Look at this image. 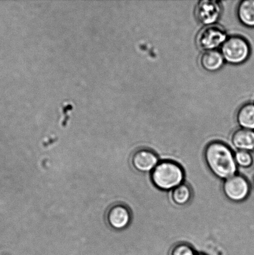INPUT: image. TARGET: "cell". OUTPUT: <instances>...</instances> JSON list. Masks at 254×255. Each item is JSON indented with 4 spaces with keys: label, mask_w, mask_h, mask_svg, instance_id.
Returning a JSON list of instances; mask_svg holds the SVG:
<instances>
[{
    "label": "cell",
    "mask_w": 254,
    "mask_h": 255,
    "mask_svg": "<svg viewBox=\"0 0 254 255\" xmlns=\"http://www.w3.org/2000/svg\"><path fill=\"white\" fill-rule=\"evenodd\" d=\"M235 159L236 164L243 168L252 166L254 161L253 155L245 150H238L235 154Z\"/></svg>",
    "instance_id": "cell-14"
},
{
    "label": "cell",
    "mask_w": 254,
    "mask_h": 255,
    "mask_svg": "<svg viewBox=\"0 0 254 255\" xmlns=\"http://www.w3.org/2000/svg\"><path fill=\"white\" fill-rule=\"evenodd\" d=\"M228 39L225 29L218 24L209 25L200 30L196 36V44L203 51L216 50Z\"/></svg>",
    "instance_id": "cell-4"
},
{
    "label": "cell",
    "mask_w": 254,
    "mask_h": 255,
    "mask_svg": "<svg viewBox=\"0 0 254 255\" xmlns=\"http://www.w3.org/2000/svg\"><path fill=\"white\" fill-rule=\"evenodd\" d=\"M233 146L238 150L251 151L254 149V130L245 128L238 129L231 137Z\"/></svg>",
    "instance_id": "cell-9"
},
{
    "label": "cell",
    "mask_w": 254,
    "mask_h": 255,
    "mask_svg": "<svg viewBox=\"0 0 254 255\" xmlns=\"http://www.w3.org/2000/svg\"><path fill=\"white\" fill-rule=\"evenodd\" d=\"M209 169L216 177L227 179L237 171L235 154L227 144L213 141L207 145L204 153Z\"/></svg>",
    "instance_id": "cell-1"
},
{
    "label": "cell",
    "mask_w": 254,
    "mask_h": 255,
    "mask_svg": "<svg viewBox=\"0 0 254 255\" xmlns=\"http://www.w3.org/2000/svg\"><path fill=\"white\" fill-rule=\"evenodd\" d=\"M171 199L175 204L184 206L188 204L191 197V191L187 184H181L171 190Z\"/></svg>",
    "instance_id": "cell-13"
},
{
    "label": "cell",
    "mask_w": 254,
    "mask_h": 255,
    "mask_svg": "<svg viewBox=\"0 0 254 255\" xmlns=\"http://www.w3.org/2000/svg\"><path fill=\"white\" fill-rule=\"evenodd\" d=\"M237 14L239 19L244 25L254 27V0H245L240 2Z\"/></svg>",
    "instance_id": "cell-11"
},
{
    "label": "cell",
    "mask_w": 254,
    "mask_h": 255,
    "mask_svg": "<svg viewBox=\"0 0 254 255\" xmlns=\"http://www.w3.org/2000/svg\"><path fill=\"white\" fill-rule=\"evenodd\" d=\"M201 67L206 71L215 72L223 66L225 59L222 54L217 50L204 51L200 58Z\"/></svg>",
    "instance_id": "cell-10"
},
{
    "label": "cell",
    "mask_w": 254,
    "mask_h": 255,
    "mask_svg": "<svg viewBox=\"0 0 254 255\" xmlns=\"http://www.w3.org/2000/svg\"><path fill=\"white\" fill-rule=\"evenodd\" d=\"M132 164L134 168L142 172L153 171L159 164L157 155L151 150L139 149L132 157Z\"/></svg>",
    "instance_id": "cell-8"
},
{
    "label": "cell",
    "mask_w": 254,
    "mask_h": 255,
    "mask_svg": "<svg viewBox=\"0 0 254 255\" xmlns=\"http://www.w3.org/2000/svg\"><path fill=\"white\" fill-rule=\"evenodd\" d=\"M184 172L180 165L171 161L159 162L152 171L151 179L159 189L173 190L183 184Z\"/></svg>",
    "instance_id": "cell-2"
},
{
    "label": "cell",
    "mask_w": 254,
    "mask_h": 255,
    "mask_svg": "<svg viewBox=\"0 0 254 255\" xmlns=\"http://www.w3.org/2000/svg\"><path fill=\"white\" fill-rule=\"evenodd\" d=\"M237 121L243 128L254 129V104H244L238 110Z\"/></svg>",
    "instance_id": "cell-12"
},
{
    "label": "cell",
    "mask_w": 254,
    "mask_h": 255,
    "mask_svg": "<svg viewBox=\"0 0 254 255\" xmlns=\"http://www.w3.org/2000/svg\"><path fill=\"white\" fill-rule=\"evenodd\" d=\"M223 188L226 197L234 202L244 201L250 192L248 180L241 175L235 174L225 179Z\"/></svg>",
    "instance_id": "cell-5"
},
{
    "label": "cell",
    "mask_w": 254,
    "mask_h": 255,
    "mask_svg": "<svg viewBox=\"0 0 254 255\" xmlns=\"http://www.w3.org/2000/svg\"><path fill=\"white\" fill-rule=\"evenodd\" d=\"M221 12L222 7L220 2L214 0L199 1L195 9L196 18L205 26L215 24L220 18Z\"/></svg>",
    "instance_id": "cell-6"
},
{
    "label": "cell",
    "mask_w": 254,
    "mask_h": 255,
    "mask_svg": "<svg viewBox=\"0 0 254 255\" xmlns=\"http://www.w3.org/2000/svg\"><path fill=\"white\" fill-rule=\"evenodd\" d=\"M171 255H195L192 248L188 244L177 245L173 249Z\"/></svg>",
    "instance_id": "cell-15"
},
{
    "label": "cell",
    "mask_w": 254,
    "mask_h": 255,
    "mask_svg": "<svg viewBox=\"0 0 254 255\" xmlns=\"http://www.w3.org/2000/svg\"><path fill=\"white\" fill-rule=\"evenodd\" d=\"M253 185H254V181H253Z\"/></svg>",
    "instance_id": "cell-16"
},
{
    "label": "cell",
    "mask_w": 254,
    "mask_h": 255,
    "mask_svg": "<svg viewBox=\"0 0 254 255\" xmlns=\"http://www.w3.org/2000/svg\"><path fill=\"white\" fill-rule=\"evenodd\" d=\"M131 221L130 211L123 204L113 205L107 211V223L114 230L121 231L126 229L130 224Z\"/></svg>",
    "instance_id": "cell-7"
},
{
    "label": "cell",
    "mask_w": 254,
    "mask_h": 255,
    "mask_svg": "<svg viewBox=\"0 0 254 255\" xmlns=\"http://www.w3.org/2000/svg\"><path fill=\"white\" fill-rule=\"evenodd\" d=\"M250 44L241 36L229 37L221 46V54L229 63L239 64L246 61L250 55Z\"/></svg>",
    "instance_id": "cell-3"
}]
</instances>
